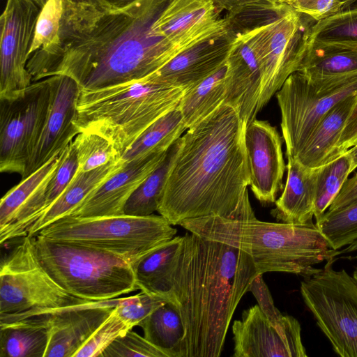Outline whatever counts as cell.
<instances>
[{"label": "cell", "instance_id": "obj_1", "mask_svg": "<svg viewBox=\"0 0 357 357\" xmlns=\"http://www.w3.org/2000/svg\"><path fill=\"white\" fill-rule=\"evenodd\" d=\"M62 1L56 41L28 60L34 81L64 75L81 90L139 81L190 47L171 44L154 29L168 0H139L118 10L82 0Z\"/></svg>", "mask_w": 357, "mask_h": 357}, {"label": "cell", "instance_id": "obj_2", "mask_svg": "<svg viewBox=\"0 0 357 357\" xmlns=\"http://www.w3.org/2000/svg\"><path fill=\"white\" fill-rule=\"evenodd\" d=\"M245 128L238 110L222 103L181 137L157 211L172 225L211 215L255 217L248 191Z\"/></svg>", "mask_w": 357, "mask_h": 357}, {"label": "cell", "instance_id": "obj_3", "mask_svg": "<svg viewBox=\"0 0 357 357\" xmlns=\"http://www.w3.org/2000/svg\"><path fill=\"white\" fill-rule=\"evenodd\" d=\"M258 275L245 252L188 231L170 277L185 327L182 357L221 355L233 314Z\"/></svg>", "mask_w": 357, "mask_h": 357}, {"label": "cell", "instance_id": "obj_4", "mask_svg": "<svg viewBox=\"0 0 357 357\" xmlns=\"http://www.w3.org/2000/svg\"><path fill=\"white\" fill-rule=\"evenodd\" d=\"M180 226L202 238L237 248L253 259L258 274L293 273L306 278L316 266L340 255L316 225L269 222L256 217L231 220L211 215L182 221Z\"/></svg>", "mask_w": 357, "mask_h": 357}, {"label": "cell", "instance_id": "obj_5", "mask_svg": "<svg viewBox=\"0 0 357 357\" xmlns=\"http://www.w3.org/2000/svg\"><path fill=\"white\" fill-rule=\"evenodd\" d=\"M184 91L139 80L93 90H81L75 124L109 140L120 155L154 121L178 106Z\"/></svg>", "mask_w": 357, "mask_h": 357}, {"label": "cell", "instance_id": "obj_6", "mask_svg": "<svg viewBox=\"0 0 357 357\" xmlns=\"http://www.w3.org/2000/svg\"><path fill=\"white\" fill-rule=\"evenodd\" d=\"M31 237L43 268L74 296L98 301L138 289L131 262L118 255L40 234Z\"/></svg>", "mask_w": 357, "mask_h": 357}, {"label": "cell", "instance_id": "obj_7", "mask_svg": "<svg viewBox=\"0 0 357 357\" xmlns=\"http://www.w3.org/2000/svg\"><path fill=\"white\" fill-rule=\"evenodd\" d=\"M176 233V229L165 218L152 214L143 217L65 216L37 234L113 253L132 263L173 238Z\"/></svg>", "mask_w": 357, "mask_h": 357}, {"label": "cell", "instance_id": "obj_8", "mask_svg": "<svg viewBox=\"0 0 357 357\" xmlns=\"http://www.w3.org/2000/svg\"><path fill=\"white\" fill-rule=\"evenodd\" d=\"M92 301L74 296L46 271L25 236L1 259L0 324Z\"/></svg>", "mask_w": 357, "mask_h": 357}, {"label": "cell", "instance_id": "obj_9", "mask_svg": "<svg viewBox=\"0 0 357 357\" xmlns=\"http://www.w3.org/2000/svg\"><path fill=\"white\" fill-rule=\"evenodd\" d=\"M355 94L357 73L320 79L291 74L276 93L287 157L295 158L325 114Z\"/></svg>", "mask_w": 357, "mask_h": 357}, {"label": "cell", "instance_id": "obj_10", "mask_svg": "<svg viewBox=\"0 0 357 357\" xmlns=\"http://www.w3.org/2000/svg\"><path fill=\"white\" fill-rule=\"evenodd\" d=\"M328 261L301 282V294L317 324L341 357H357V282Z\"/></svg>", "mask_w": 357, "mask_h": 357}, {"label": "cell", "instance_id": "obj_11", "mask_svg": "<svg viewBox=\"0 0 357 357\" xmlns=\"http://www.w3.org/2000/svg\"><path fill=\"white\" fill-rule=\"evenodd\" d=\"M52 97L50 77L0 96V170L22 176L44 128Z\"/></svg>", "mask_w": 357, "mask_h": 357}, {"label": "cell", "instance_id": "obj_12", "mask_svg": "<svg viewBox=\"0 0 357 357\" xmlns=\"http://www.w3.org/2000/svg\"><path fill=\"white\" fill-rule=\"evenodd\" d=\"M315 21L284 4L274 19L259 26L262 69L259 112L297 72L305 56L312 26Z\"/></svg>", "mask_w": 357, "mask_h": 357}, {"label": "cell", "instance_id": "obj_13", "mask_svg": "<svg viewBox=\"0 0 357 357\" xmlns=\"http://www.w3.org/2000/svg\"><path fill=\"white\" fill-rule=\"evenodd\" d=\"M40 10L29 0H7L0 18V96L31 84L27 63Z\"/></svg>", "mask_w": 357, "mask_h": 357}, {"label": "cell", "instance_id": "obj_14", "mask_svg": "<svg viewBox=\"0 0 357 357\" xmlns=\"http://www.w3.org/2000/svg\"><path fill=\"white\" fill-rule=\"evenodd\" d=\"M225 104L234 107L246 126L259 112L262 69L259 26L236 34L227 60Z\"/></svg>", "mask_w": 357, "mask_h": 357}, {"label": "cell", "instance_id": "obj_15", "mask_svg": "<svg viewBox=\"0 0 357 357\" xmlns=\"http://www.w3.org/2000/svg\"><path fill=\"white\" fill-rule=\"evenodd\" d=\"M234 357H306L298 321L285 328L273 325L258 304L232 325Z\"/></svg>", "mask_w": 357, "mask_h": 357}, {"label": "cell", "instance_id": "obj_16", "mask_svg": "<svg viewBox=\"0 0 357 357\" xmlns=\"http://www.w3.org/2000/svg\"><path fill=\"white\" fill-rule=\"evenodd\" d=\"M52 97L43 132L22 179L59 154L80 132L75 124L81 89L69 76H50Z\"/></svg>", "mask_w": 357, "mask_h": 357}, {"label": "cell", "instance_id": "obj_17", "mask_svg": "<svg viewBox=\"0 0 357 357\" xmlns=\"http://www.w3.org/2000/svg\"><path fill=\"white\" fill-rule=\"evenodd\" d=\"M244 143L252 193L262 204L275 203L286 168L277 128L255 119L245 128Z\"/></svg>", "mask_w": 357, "mask_h": 357}, {"label": "cell", "instance_id": "obj_18", "mask_svg": "<svg viewBox=\"0 0 357 357\" xmlns=\"http://www.w3.org/2000/svg\"><path fill=\"white\" fill-rule=\"evenodd\" d=\"M125 298L90 301L49 310V340L45 357H74Z\"/></svg>", "mask_w": 357, "mask_h": 357}, {"label": "cell", "instance_id": "obj_19", "mask_svg": "<svg viewBox=\"0 0 357 357\" xmlns=\"http://www.w3.org/2000/svg\"><path fill=\"white\" fill-rule=\"evenodd\" d=\"M236 36V33L229 27L198 42L143 80L178 87L185 91L217 72L227 63Z\"/></svg>", "mask_w": 357, "mask_h": 357}, {"label": "cell", "instance_id": "obj_20", "mask_svg": "<svg viewBox=\"0 0 357 357\" xmlns=\"http://www.w3.org/2000/svg\"><path fill=\"white\" fill-rule=\"evenodd\" d=\"M61 153L22 179L1 198V244L26 236L29 227L44 210L47 186L59 163Z\"/></svg>", "mask_w": 357, "mask_h": 357}, {"label": "cell", "instance_id": "obj_21", "mask_svg": "<svg viewBox=\"0 0 357 357\" xmlns=\"http://www.w3.org/2000/svg\"><path fill=\"white\" fill-rule=\"evenodd\" d=\"M167 151L124 162L116 173L67 216L99 218L123 215V208L128 199L158 167Z\"/></svg>", "mask_w": 357, "mask_h": 357}, {"label": "cell", "instance_id": "obj_22", "mask_svg": "<svg viewBox=\"0 0 357 357\" xmlns=\"http://www.w3.org/2000/svg\"><path fill=\"white\" fill-rule=\"evenodd\" d=\"M287 159L286 183L271 215L281 222L312 223L317 169L306 167L294 158Z\"/></svg>", "mask_w": 357, "mask_h": 357}, {"label": "cell", "instance_id": "obj_23", "mask_svg": "<svg viewBox=\"0 0 357 357\" xmlns=\"http://www.w3.org/2000/svg\"><path fill=\"white\" fill-rule=\"evenodd\" d=\"M121 158L86 172H79L63 193L33 222L26 236H33L43 229L68 215L91 193L116 173L123 165Z\"/></svg>", "mask_w": 357, "mask_h": 357}, {"label": "cell", "instance_id": "obj_24", "mask_svg": "<svg viewBox=\"0 0 357 357\" xmlns=\"http://www.w3.org/2000/svg\"><path fill=\"white\" fill-rule=\"evenodd\" d=\"M356 99L357 94H355L334 105L319 121L294 158L310 169H317L334 160L340 135Z\"/></svg>", "mask_w": 357, "mask_h": 357}, {"label": "cell", "instance_id": "obj_25", "mask_svg": "<svg viewBox=\"0 0 357 357\" xmlns=\"http://www.w3.org/2000/svg\"><path fill=\"white\" fill-rule=\"evenodd\" d=\"M182 243L183 236H174L131 263L138 289L169 300L170 277Z\"/></svg>", "mask_w": 357, "mask_h": 357}, {"label": "cell", "instance_id": "obj_26", "mask_svg": "<svg viewBox=\"0 0 357 357\" xmlns=\"http://www.w3.org/2000/svg\"><path fill=\"white\" fill-rule=\"evenodd\" d=\"M48 340L47 313L0 324V357H45Z\"/></svg>", "mask_w": 357, "mask_h": 357}, {"label": "cell", "instance_id": "obj_27", "mask_svg": "<svg viewBox=\"0 0 357 357\" xmlns=\"http://www.w3.org/2000/svg\"><path fill=\"white\" fill-rule=\"evenodd\" d=\"M298 71L312 79L357 73V47L331 43H308Z\"/></svg>", "mask_w": 357, "mask_h": 357}, {"label": "cell", "instance_id": "obj_28", "mask_svg": "<svg viewBox=\"0 0 357 357\" xmlns=\"http://www.w3.org/2000/svg\"><path fill=\"white\" fill-rule=\"evenodd\" d=\"M227 73L226 63L217 72L184 91L178 107L187 129L202 121L223 103Z\"/></svg>", "mask_w": 357, "mask_h": 357}, {"label": "cell", "instance_id": "obj_29", "mask_svg": "<svg viewBox=\"0 0 357 357\" xmlns=\"http://www.w3.org/2000/svg\"><path fill=\"white\" fill-rule=\"evenodd\" d=\"M144 337L167 357H182L185 327L177 307L172 302L157 307L139 325Z\"/></svg>", "mask_w": 357, "mask_h": 357}, {"label": "cell", "instance_id": "obj_30", "mask_svg": "<svg viewBox=\"0 0 357 357\" xmlns=\"http://www.w3.org/2000/svg\"><path fill=\"white\" fill-rule=\"evenodd\" d=\"M187 128L178 107L149 126L121 155L124 162L149 154L167 151Z\"/></svg>", "mask_w": 357, "mask_h": 357}, {"label": "cell", "instance_id": "obj_31", "mask_svg": "<svg viewBox=\"0 0 357 357\" xmlns=\"http://www.w3.org/2000/svg\"><path fill=\"white\" fill-rule=\"evenodd\" d=\"M181 143V137L167 150L158 167L131 195L123 208V215L143 217L151 215L158 211Z\"/></svg>", "mask_w": 357, "mask_h": 357}, {"label": "cell", "instance_id": "obj_32", "mask_svg": "<svg viewBox=\"0 0 357 357\" xmlns=\"http://www.w3.org/2000/svg\"><path fill=\"white\" fill-rule=\"evenodd\" d=\"M351 160L345 153L317 168L314 217L319 220L328 209L351 173Z\"/></svg>", "mask_w": 357, "mask_h": 357}, {"label": "cell", "instance_id": "obj_33", "mask_svg": "<svg viewBox=\"0 0 357 357\" xmlns=\"http://www.w3.org/2000/svg\"><path fill=\"white\" fill-rule=\"evenodd\" d=\"M331 43L357 47V7L346 8L312 26L309 43Z\"/></svg>", "mask_w": 357, "mask_h": 357}, {"label": "cell", "instance_id": "obj_34", "mask_svg": "<svg viewBox=\"0 0 357 357\" xmlns=\"http://www.w3.org/2000/svg\"><path fill=\"white\" fill-rule=\"evenodd\" d=\"M332 249L338 250L357 240V201L343 208L326 211L316 224Z\"/></svg>", "mask_w": 357, "mask_h": 357}, {"label": "cell", "instance_id": "obj_35", "mask_svg": "<svg viewBox=\"0 0 357 357\" xmlns=\"http://www.w3.org/2000/svg\"><path fill=\"white\" fill-rule=\"evenodd\" d=\"M73 144L79 172L92 170L121 158L109 140L94 132H79L73 139Z\"/></svg>", "mask_w": 357, "mask_h": 357}, {"label": "cell", "instance_id": "obj_36", "mask_svg": "<svg viewBox=\"0 0 357 357\" xmlns=\"http://www.w3.org/2000/svg\"><path fill=\"white\" fill-rule=\"evenodd\" d=\"M132 329L114 310L74 357L100 356L105 349L119 336Z\"/></svg>", "mask_w": 357, "mask_h": 357}, {"label": "cell", "instance_id": "obj_37", "mask_svg": "<svg viewBox=\"0 0 357 357\" xmlns=\"http://www.w3.org/2000/svg\"><path fill=\"white\" fill-rule=\"evenodd\" d=\"M62 12V0H49L41 8L30 55L38 50H45L54 43L59 32Z\"/></svg>", "mask_w": 357, "mask_h": 357}, {"label": "cell", "instance_id": "obj_38", "mask_svg": "<svg viewBox=\"0 0 357 357\" xmlns=\"http://www.w3.org/2000/svg\"><path fill=\"white\" fill-rule=\"evenodd\" d=\"M169 302L164 296L141 291L138 294L126 297L114 307V312L132 328L139 324L157 307Z\"/></svg>", "mask_w": 357, "mask_h": 357}, {"label": "cell", "instance_id": "obj_39", "mask_svg": "<svg viewBox=\"0 0 357 357\" xmlns=\"http://www.w3.org/2000/svg\"><path fill=\"white\" fill-rule=\"evenodd\" d=\"M78 167L77 152L73 140L61 151L59 163L48 182L43 211L63 193L77 174Z\"/></svg>", "mask_w": 357, "mask_h": 357}, {"label": "cell", "instance_id": "obj_40", "mask_svg": "<svg viewBox=\"0 0 357 357\" xmlns=\"http://www.w3.org/2000/svg\"><path fill=\"white\" fill-rule=\"evenodd\" d=\"M167 357V355L142 337L129 330L116 338L100 357Z\"/></svg>", "mask_w": 357, "mask_h": 357}, {"label": "cell", "instance_id": "obj_41", "mask_svg": "<svg viewBox=\"0 0 357 357\" xmlns=\"http://www.w3.org/2000/svg\"><path fill=\"white\" fill-rule=\"evenodd\" d=\"M295 11L320 21L349 7L347 0H277Z\"/></svg>", "mask_w": 357, "mask_h": 357}, {"label": "cell", "instance_id": "obj_42", "mask_svg": "<svg viewBox=\"0 0 357 357\" xmlns=\"http://www.w3.org/2000/svg\"><path fill=\"white\" fill-rule=\"evenodd\" d=\"M218 10H226L228 17L243 12L259 9H275L281 3L277 0H211Z\"/></svg>", "mask_w": 357, "mask_h": 357}, {"label": "cell", "instance_id": "obj_43", "mask_svg": "<svg viewBox=\"0 0 357 357\" xmlns=\"http://www.w3.org/2000/svg\"><path fill=\"white\" fill-rule=\"evenodd\" d=\"M357 144V99L340 135L334 158L345 153Z\"/></svg>", "mask_w": 357, "mask_h": 357}, {"label": "cell", "instance_id": "obj_44", "mask_svg": "<svg viewBox=\"0 0 357 357\" xmlns=\"http://www.w3.org/2000/svg\"><path fill=\"white\" fill-rule=\"evenodd\" d=\"M357 201V173L347 179L328 208L333 211L347 206Z\"/></svg>", "mask_w": 357, "mask_h": 357}, {"label": "cell", "instance_id": "obj_45", "mask_svg": "<svg viewBox=\"0 0 357 357\" xmlns=\"http://www.w3.org/2000/svg\"><path fill=\"white\" fill-rule=\"evenodd\" d=\"M99 8L118 10L126 8L139 0H82Z\"/></svg>", "mask_w": 357, "mask_h": 357}, {"label": "cell", "instance_id": "obj_46", "mask_svg": "<svg viewBox=\"0 0 357 357\" xmlns=\"http://www.w3.org/2000/svg\"><path fill=\"white\" fill-rule=\"evenodd\" d=\"M351 160V170L352 172L357 168V144L349 149L346 152Z\"/></svg>", "mask_w": 357, "mask_h": 357}, {"label": "cell", "instance_id": "obj_47", "mask_svg": "<svg viewBox=\"0 0 357 357\" xmlns=\"http://www.w3.org/2000/svg\"><path fill=\"white\" fill-rule=\"evenodd\" d=\"M42 8L49 0H29Z\"/></svg>", "mask_w": 357, "mask_h": 357}, {"label": "cell", "instance_id": "obj_48", "mask_svg": "<svg viewBox=\"0 0 357 357\" xmlns=\"http://www.w3.org/2000/svg\"><path fill=\"white\" fill-rule=\"evenodd\" d=\"M353 277L356 280V281L357 282V267L355 268V270L354 271Z\"/></svg>", "mask_w": 357, "mask_h": 357}, {"label": "cell", "instance_id": "obj_49", "mask_svg": "<svg viewBox=\"0 0 357 357\" xmlns=\"http://www.w3.org/2000/svg\"><path fill=\"white\" fill-rule=\"evenodd\" d=\"M357 1V0H347L348 5L350 6L351 3Z\"/></svg>", "mask_w": 357, "mask_h": 357}]
</instances>
